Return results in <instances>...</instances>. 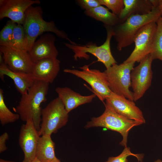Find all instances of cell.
I'll list each match as a JSON object with an SVG mask.
<instances>
[{
    "mask_svg": "<svg viewBox=\"0 0 162 162\" xmlns=\"http://www.w3.org/2000/svg\"><path fill=\"white\" fill-rule=\"evenodd\" d=\"M49 83L35 80L27 92L22 95L18 105L14 108L21 120L26 122L32 119L37 129L39 131L41 121V104L46 100Z\"/></svg>",
    "mask_w": 162,
    "mask_h": 162,
    "instance_id": "obj_1",
    "label": "cell"
},
{
    "mask_svg": "<svg viewBox=\"0 0 162 162\" xmlns=\"http://www.w3.org/2000/svg\"><path fill=\"white\" fill-rule=\"evenodd\" d=\"M160 17L158 6H154L149 13L132 15L124 22L112 27L113 37L117 43V49L121 51L133 44L136 35L143 26L152 22H156Z\"/></svg>",
    "mask_w": 162,
    "mask_h": 162,
    "instance_id": "obj_2",
    "label": "cell"
},
{
    "mask_svg": "<svg viewBox=\"0 0 162 162\" xmlns=\"http://www.w3.org/2000/svg\"><path fill=\"white\" fill-rule=\"evenodd\" d=\"M43 11L40 6L29 7L26 12L25 18L23 25L27 41L28 52L38 36L45 32L54 33L58 37L72 41L66 33L59 30L53 21L47 22L43 19Z\"/></svg>",
    "mask_w": 162,
    "mask_h": 162,
    "instance_id": "obj_3",
    "label": "cell"
},
{
    "mask_svg": "<svg viewBox=\"0 0 162 162\" xmlns=\"http://www.w3.org/2000/svg\"><path fill=\"white\" fill-rule=\"evenodd\" d=\"M104 104L105 110L103 113L98 117L91 118L90 121L87 122L85 128L101 127L118 132L122 136L120 145L124 148L127 147L129 131L134 127L142 124L119 115L108 104Z\"/></svg>",
    "mask_w": 162,
    "mask_h": 162,
    "instance_id": "obj_4",
    "label": "cell"
},
{
    "mask_svg": "<svg viewBox=\"0 0 162 162\" xmlns=\"http://www.w3.org/2000/svg\"><path fill=\"white\" fill-rule=\"evenodd\" d=\"M105 27L107 32L106 38L104 43L100 46L90 43L86 45L77 44L74 42L64 43L67 47L74 52V57L75 60L78 58L88 59L89 56L87 53H88L96 57L98 61L103 63L106 69L116 64L110 49V41L113 35V28L107 26H105Z\"/></svg>",
    "mask_w": 162,
    "mask_h": 162,
    "instance_id": "obj_5",
    "label": "cell"
},
{
    "mask_svg": "<svg viewBox=\"0 0 162 162\" xmlns=\"http://www.w3.org/2000/svg\"><path fill=\"white\" fill-rule=\"evenodd\" d=\"M68 114L58 97L51 100L42 109L41 123L38 131L40 136L56 133L67 124Z\"/></svg>",
    "mask_w": 162,
    "mask_h": 162,
    "instance_id": "obj_6",
    "label": "cell"
},
{
    "mask_svg": "<svg viewBox=\"0 0 162 162\" xmlns=\"http://www.w3.org/2000/svg\"><path fill=\"white\" fill-rule=\"evenodd\" d=\"M135 63L131 62L119 65L115 64L104 71L111 91L132 101L133 93L129 88L131 86L130 73Z\"/></svg>",
    "mask_w": 162,
    "mask_h": 162,
    "instance_id": "obj_7",
    "label": "cell"
},
{
    "mask_svg": "<svg viewBox=\"0 0 162 162\" xmlns=\"http://www.w3.org/2000/svg\"><path fill=\"white\" fill-rule=\"evenodd\" d=\"M81 70L65 69L64 72L72 74L87 82L97 96L102 101L106 100L111 91L109 86L104 72L95 69H90L89 66L85 65L80 68Z\"/></svg>",
    "mask_w": 162,
    "mask_h": 162,
    "instance_id": "obj_8",
    "label": "cell"
},
{
    "mask_svg": "<svg viewBox=\"0 0 162 162\" xmlns=\"http://www.w3.org/2000/svg\"><path fill=\"white\" fill-rule=\"evenodd\" d=\"M153 60L150 55H148L139 62L138 65L134 68L131 72L134 101H136L141 98L151 85Z\"/></svg>",
    "mask_w": 162,
    "mask_h": 162,
    "instance_id": "obj_9",
    "label": "cell"
},
{
    "mask_svg": "<svg viewBox=\"0 0 162 162\" xmlns=\"http://www.w3.org/2000/svg\"><path fill=\"white\" fill-rule=\"evenodd\" d=\"M157 28L156 22H153L146 25L140 30L134 40L135 48L123 63L140 62L151 53Z\"/></svg>",
    "mask_w": 162,
    "mask_h": 162,
    "instance_id": "obj_10",
    "label": "cell"
},
{
    "mask_svg": "<svg viewBox=\"0 0 162 162\" xmlns=\"http://www.w3.org/2000/svg\"><path fill=\"white\" fill-rule=\"evenodd\" d=\"M4 63L12 71L31 74L34 62L27 51L0 46Z\"/></svg>",
    "mask_w": 162,
    "mask_h": 162,
    "instance_id": "obj_11",
    "label": "cell"
},
{
    "mask_svg": "<svg viewBox=\"0 0 162 162\" xmlns=\"http://www.w3.org/2000/svg\"><path fill=\"white\" fill-rule=\"evenodd\" d=\"M21 126L19 144L24 154L23 162H31L35 158L36 152L40 137L32 119L27 120Z\"/></svg>",
    "mask_w": 162,
    "mask_h": 162,
    "instance_id": "obj_12",
    "label": "cell"
},
{
    "mask_svg": "<svg viewBox=\"0 0 162 162\" xmlns=\"http://www.w3.org/2000/svg\"><path fill=\"white\" fill-rule=\"evenodd\" d=\"M40 3L39 0H0V20L8 18L16 24L23 25L28 9Z\"/></svg>",
    "mask_w": 162,
    "mask_h": 162,
    "instance_id": "obj_13",
    "label": "cell"
},
{
    "mask_svg": "<svg viewBox=\"0 0 162 162\" xmlns=\"http://www.w3.org/2000/svg\"><path fill=\"white\" fill-rule=\"evenodd\" d=\"M106 102L119 115L142 124L145 123L142 111L136 105L134 101L111 92L106 99Z\"/></svg>",
    "mask_w": 162,
    "mask_h": 162,
    "instance_id": "obj_14",
    "label": "cell"
},
{
    "mask_svg": "<svg viewBox=\"0 0 162 162\" xmlns=\"http://www.w3.org/2000/svg\"><path fill=\"white\" fill-rule=\"evenodd\" d=\"M60 61L57 58H46L34 62L31 75L35 80L52 83L60 70Z\"/></svg>",
    "mask_w": 162,
    "mask_h": 162,
    "instance_id": "obj_15",
    "label": "cell"
},
{
    "mask_svg": "<svg viewBox=\"0 0 162 162\" xmlns=\"http://www.w3.org/2000/svg\"><path fill=\"white\" fill-rule=\"evenodd\" d=\"M55 40V37L50 33L41 35L28 52L33 61L46 58H57L58 52Z\"/></svg>",
    "mask_w": 162,
    "mask_h": 162,
    "instance_id": "obj_16",
    "label": "cell"
},
{
    "mask_svg": "<svg viewBox=\"0 0 162 162\" xmlns=\"http://www.w3.org/2000/svg\"><path fill=\"white\" fill-rule=\"evenodd\" d=\"M55 91L68 113L80 106L91 103L97 96L94 93L82 95L67 87H58Z\"/></svg>",
    "mask_w": 162,
    "mask_h": 162,
    "instance_id": "obj_17",
    "label": "cell"
},
{
    "mask_svg": "<svg viewBox=\"0 0 162 162\" xmlns=\"http://www.w3.org/2000/svg\"><path fill=\"white\" fill-rule=\"evenodd\" d=\"M0 64V76L2 80L4 81L5 75L9 77L22 95L26 94L35 81L31 74L15 72L10 70L4 63Z\"/></svg>",
    "mask_w": 162,
    "mask_h": 162,
    "instance_id": "obj_18",
    "label": "cell"
},
{
    "mask_svg": "<svg viewBox=\"0 0 162 162\" xmlns=\"http://www.w3.org/2000/svg\"><path fill=\"white\" fill-rule=\"evenodd\" d=\"M123 2L124 8L118 16L119 23L132 15L148 14L154 7L151 0H123Z\"/></svg>",
    "mask_w": 162,
    "mask_h": 162,
    "instance_id": "obj_19",
    "label": "cell"
},
{
    "mask_svg": "<svg viewBox=\"0 0 162 162\" xmlns=\"http://www.w3.org/2000/svg\"><path fill=\"white\" fill-rule=\"evenodd\" d=\"M51 135L40 136L36 148V158L41 162H57L60 160L56 156L55 144Z\"/></svg>",
    "mask_w": 162,
    "mask_h": 162,
    "instance_id": "obj_20",
    "label": "cell"
},
{
    "mask_svg": "<svg viewBox=\"0 0 162 162\" xmlns=\"http://www.w3.org/2000/svg\"><path fill=\"white\" fill-rule=\"evenodd\" d=\"M84 13L87 16L102 22L105 26L113 27L119 23L118 16L111 12L108 9L101 5L85 10Z\"/></svg>",
    "mask_w": 162,
    "mask_h": 162,
    "instance_id": "obj_21",
    "label": "cell"
},
{
    "mask_svg": "<svg viewBox=\"0 0 162 162\" xmlns=\"http://www.w3.org/2000/svg\"><path fill=\"white\" fill-rule=\"evenodd\" d=\"M7 46L28 52L26 37L23 25L16 24L14 29L11 40Z\"/></svg>",
    "mask_w": 162,
    "mask_h": 162,
    "instance_id": "obj_22",
    "label": "cell"
},
{
    "mask_svg": "<svg viewBox=\"0 0 162 162\" xmlns=\"http://www.w3.org/2000/svg\"><path fill=\"white\" fill-rule=\"evenodd\" d=\"M20 118L19 115L15 113L8 108L4 100V91L0 88V121L2 125L15 122Z\"/></svg>",
    "mask_w": 162,
    "mask_h": 162,
    "instance_id": "obj_23",
    "label": "cell"
},
{
    "mask_svg": "<svg viewBox=\"0 0 162 162\" xmlns=\"http://www.w3.org/2000/svg\"><path fill=\"white\" fill-rule=\"evenodd\" d=\"M156 23L157 30L150 54L153 60L158 59L162 61V17H160Z\"/></svg>",
    "mask_w": 162,
    "mask_h": 162,
    "instance_id": "obj_24",
    "label": "cell"
},
{
    "mask_svg": "<svg viewBox=\"0 0 162 162\" xmlns=\"http://www.w3.org/2000/svg\"><path fill=\"white\" fill-rule=\"evenodd\" d=\"M16 24V23L10 20L7 22L0 32V46H8L9 45Z\"/></svg>",
    "mask_w": 162,
    "mask_h": 162,
    "instance_id": "obj_25",
    "label": "cell"
},
{
    "mask_svg": "<svg viewBox=\"0 0 162 162\" xmlns=\"http://www.w3.org/2000/svg\"><path fill=\"white\" fill-rule=\"evenodd\" d=\"M130 156L136 157L138 161L142 162L144 157L143 154H134L132 153L129 147L124 148L122 152L116 157H111L108 158L105 162H128L127 158Z\"/></svg>",
    "mask_w": 162,
    "mask_h": 162,
    "instance_id": "obj_26",
    "label": "cell"
},
{
    "mask_svg": "<svg viewBox=\"0 0 162 162\" xmlns=\"http://www.w3.org/2000/svg\"><path fill=\"white\" fill-rule=\"evenodd\" d=\"M101 5L106 6L118 16L124 8L123 0H99Z\"/></svg>",
    "mask_w": 162,
    "mask_h": 162,
    "instance_id": "obj_27",
    "label": "cell"
},
{
    "mask_svg": "<svg viewBox=\"0 0 162 162\" xmlns=\"http://www.w3.org/2000/svg\"><path fill=\"white\" fill-rule=\"evenodd\" d=\"M77 2L86 10L101 5L99 0H78Z\"/></svg>",
    "mask_w": 162,
    "mask_h": 162,
    "instance_id": "obj_28",
    "label": "cell"
},
{
    "mask_svg": "<svg viewBox=\"0 0 162 162\" xmlns=\"http://www.w3.org/2000/svg\"><path fill=\"white\" fill-rule=\"evenodd\" d=\"M9 135L7 132L3 133L0 136V153L5 151L7 149L6 145V141L8 139Z\"/></svg>",
    "mask_w": 162,
    "mask_h": 162,
    "instance_id": "obj_29",
    "label": "cell"
},
{
    "mask_svg": "<svg viewBox=\"0 0 162 162\" xmlns=\"http://www.w3.org/2000/svg\"><path fill=\"white\" fill-rule=\"evenodd\" d=\"M158 6L160 11L161 17H162V0H158Z\"/></svg>",
    "mask_w": 162,
    "mask_h": 162,
    "instance_id": "obj_30",
    "label": "cell"
},
{
    "mask_svg": "<svg viewBox=\"0 0 162 162\" xmlns=\"http://www.w3.org/2000/svg\"><path fill=\"white\" fill-rule=\"evenodd\" d=\"M0 162H16L14 161H11L7 160H4L2 159H0ZM22 162H23L22 161Z\"/></svg>",
    "mask_w": 162,
    "mask_h": 162,
    "instance_id": "obj_31",
    "label": "cell"
},
{
    "mask_svg": "<svg viewBox=\"0 0 162 162\" xmlns=\"http://www.w3.org/2000/svg\"><path fill=\"white\" fill-rule=\"evenodd\" d=\"M31 162H41L37 158H35Z\"/></svg>",
    "mask_w": 162,
    "mask_h": 162,
    "instance_id": "obj_32",
    "label": "cell"
},
{
    "mask_svg": "<svg viewBox=\"0 0 162 162\" xmlns=\"http://www.w3.org/2000/svg\"><path fill=\"white\" fill-rule=\"evenodd\" d=\"M154 162H162V160L159 159H158L157 160L154 161Z\"/></svg>",
    "mask_w": 162,
    "mask_h": 162,
    "instance_id": "obj_33",
    "label": "cell"
},
{
    "mask_svg": "<svg viewBox=\"0 0 162 162\" xmlns=\"http://www.w3.org/2000/svg\"><path fill=\"white\" fill-rule=\"evenodd\" d=\"M61 162L60 161H60H58V162Z\"/></svg>",
    "mask_w": 162,
    "mask_h": 162,
    "instance_id": "obj_34",
    "label": "cell"
},
{
    "mask_svg": "<svg viewBox=\"0 0 162 162\" xmlns=\"http://www.w3.org/2000/svg\"><path fill=\"white\" fill-rule=\"evenodd\" d=\"M143 162L142 161V162Z\"/></svg>",
    "mask_w": 162,
    "mask_h": 162,
    "instance_id": "obj_35",
    "label": "cell"
}]
</instances>
